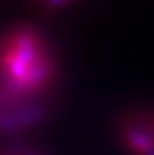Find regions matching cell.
<instances>
[{
	"label": "cell",
	"mask_w": 154,
	"mask_h": 155,
	"mask_svg": "<svg viewBox=\"0 0 154 155\" xmlns=\"http://www.w3.org/2000/svg\"><path fill=\"white\" fill-rule=\"evenodd\" d=\"M0 155H30V154L22 153V151H5V153H2Z\"/></svg>",
	"instance_id": "cell-3"
},
{
	"label": "cell",
	"mask_w": 154,
	"mask_h": 155,
	"mask_svg": "<svg viewBox=\"0 0 154 155\" xmlns=\"http://www.w3.org/2000/svg\"><path fill=\"white\" fill-rule=\"evenodd\" d=\"M120 136L134 155H154V114L134 113L122 124Z\"/></svg>",
	"instance_id": "cell-2"
},
{
	"label": "cell",
	"mask_w": 154,
	"mask_h": 155,
	"mask_svg": "<svg viewBox=\"0 0 154 155\" xmlns=\"http://www.w3.org/2000/svg\"><path fill=\"white\" fill-rule=\"evenodd\" d=\"M56 75L44 35L21 25L0 35V129L15 131L42 116L44 98Z\"/></svg>",
	"instance_id": "cell-1"
}]
</instances>
